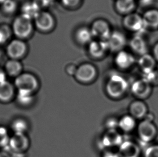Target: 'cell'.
Returning <instances> with one entry per match:
<instances>
[{"mask_svg":"<svg viewBox=\"0 0 158 157\" xmlns=\"http://www.w3.org/2000/svg\"><path fill=\"white\" fill-rule=\"evenodd\" d=\"M35 29L34 21L22 15L13 22V31L17 38L26 40L32 36Z\"/></svg>","mask_w":158,"mask_h":157,"instance_id":"6da1fadb","label":"cell"},{"mask_svg":"<svg viewBox=\"0 0 158 157\" xmlns=\"http://www.w3.org/2000/svg\"><path fill=\"white\" fill-rule=\"evenodd\" d=\"M128 88V83L123 77L118 74H113L107 82L106 91L109 97L112 99L122 98Z\"/></svg>","mask_w":158,"mask_h":157,"instance_id":"7a4b0ae2","label":"cell"},{"mask_svg":"<svg viewBox=\"0 0 158 157\" xmlns=\"http://www.w3.org/2000/svg\"><path fill=\"white\" fill-rule=\"evenodd\" d=\"M35 27L39 32L48 34L55 28L56 21L52 13L47 10L41 11L34 20Z\"/></svg>","mask_w":158,"mask_h":157,"instance_id":"3957f363","label":"cell"},{"mask_svg":"<svg viewBox=\"0 0 158 157\" xmlns=\"http://www.w3.org/2000/svg\"><path fill=\"white\" fill-rule=\"evenodd\" d=\"M39 86L38 78L30 73H22L15 78V87L18 91H28L34 94L38 90Z\"/></svg>","mask_w":158,"mask_h":157,"instance_id":"277c9868","label":"cell"},{"mask_svg":"<svg viewBox=\"0 0 158 157\" xmlns=\"http://www.w3.org/2000/svg\"><path fill=\"white\" fill-rule=\"evenodd\" d=\"M97 75L98 70L96 67L91 63L86 62L78 66L74 77L78 82L89 84L95 80Z\"/></svg>","mask_w":158,"mask_h":157,"instance_id":"5b68a950","label":"cell"},{"mask_svg":"<svg viewBox=\"0 0 158 157\" xmlns=\"http://www.w3.org/2000/svg\"><path fill=\"white\" fill-rule=\"evenodd\" d=\"M90 29L94 38L105 41L108 39L113 31L109 22L103 18L95 19Z\"/></svg>","mask_w":158,"mask_h":157,"instance_id":"8992f818","label":"cell"},{"mask_svg":"<svg viewBox=\"0 0 158 157\" xmlns=\"http://www.w3.org/2000/svg\"><path fill=\"white\" fill-rule=\"evenodd\" d=\"M28 45L24 40L16 39L11 40L6 47V53L11 59L19 60L28 53Z\"/></svg>","mask_w":158,"mask_h":157,"instance_id":"52a82bcc","label":"cell"},{"mask_svg":"<svg viewBox=\"0 0 158 157\" xmlns=\"http://www.w3.org/2000/svg\"><path fill=\"white\" fill-rule=\"evenodd\" d=\"M138 134L140 140L143 142H150L156 137V127L152 123V120L145 119L138 127Z\"/></svg>","mask_w":158,"mask_h":157,"instance_id":"ba28073f","label":"cell"},{"mask_svg":"<svg viewBox=\"0 0 158 157\" xmlns=\"http://www.w3.org/2000/svg\"><path fill=\"white\" fill-rule=\"evenodd\" d=\"M109 50L106 41L94 39L88 45V52L94 59H101L105 57Z\"/></svg>","mask_w":158,"mask_h":157,"instance_id":"9c48e42d","label":"cell"},{"mask_svg":"<svg viewBox=\"0 0 158 157\" xmlns=\"http://www.w3.org/2000/svg\"><path fill=\"white\" fill-rule=\"evenodd\" d=\"M106 42L110 51L117 53L124 50L127 44V39L123 32L115 30L112 31Z\"/></svg>","mask_w":158,"mask_h":157,"instance_id":"30bf717a","label":"cell"},{"mask_svg":"<svg viewBox=\"0 0 158 157\" xmlns=\"http://www.w3.org/2000/svg\"><path fill=\"white\" fill-rule=\"evenodd\" d=\"M8 145L16 153H23L29 148L30 142L26 134H14L10 138Z\"/></svg>","mask_w":158,"mask_h":157,"instance_id":"8fae6325","label":"cell"},{"mask_svg":"<svg viewBox=\"0 0 158 157\" xmlns=\"http://www.w3.org/2000/svg\"><path fill=\"white\" fill-rule=\"evenodd\" d=\"M123 23L126 29L133 32H140L146 27L143 17L136 13L125 15Z\"/></svg>","mask_w":158,"mask_h":157,"instance_id":"7c38bea8","label":"cell"},{"mask_svg":"<svg viewBox=\"0 0 158 157\" xmlns=\"http://www.w3.org/2000/svg\"><path fill=\"white\" fill-rule=\"evenodd\" d=\"M133 94L139 99H145L149 97L152 91V86L144 79L135 81L131 87Z\"/></svg>","mask_w":158,"mask_h":157,"instance_id":"4fadbf2b","label":"cell"},{"mask_svg":"<svg viewBox=\"0 0 158 157\" xmlns=\"http://www.w3.org/2000/svg\"><path fill=\"white\" fill-rule=\"evenodd\" d=\"M135 62V58L127 51L122 50L116 53L114 62L118 68L126 70L131 68Z\"/></svg>","mask_w":158,"mask_h":157,"instance_id":"5bb4252c","label":"cell"},{"mask_svg":"<svg viewBox=\"0 0 158 157\" xmlns=\"http://www.w3.org/2000/svg\"><path fill=\"white\" fill-rule=\"evenodd\" d=\"M76 42L81 45H87L94 39L90 27L81 26L77 28L74 34Z\"/></svg>","mask_w":158,"mask_h":157,"instance_id":"9a60e30c","label":"cell"},{"mask_svg":"<svg viewBox=\"0 0 158 157\" xmlns=\"http://www.w3.org/2000/svg\"><path fill=\"white\" fill-rule=\"evenodd\" d=\"M129 112L131 116L135 119H143L148 115V107L144 102L137 100L131 103Z\"/></svg>","mask_w":158,"mask_h":157,"instance_id":"2e32d148","label":"cell"},{"mask_svg":"<svg viewBox=\"0 0 158 157\" xmlns=\"http://www.w3.org/2000/svg\"><path fill=\"white\" fill-rule=\"evenodd\" d=\"M140 152L139 147L132 142L126 141L120 146V157H139Z\"/></svg>","mask_w":158,"mask_h":157,"instance_id":"e0dca14e","label":"cell"},{"mask_svg":"<svg viewBox=\"0 0 158 157\" xmlns=\"http://www.w3.org/2000/svg\"><path fill=\"white\" fill-rule=\"evenodd\" d=\"M114 8L118 13L125 15L133 13L135 8V0H115Z\"/></svg>","mask_w":158,"mask_h":157,"instance_id":"ac0fdd59","label":"cell"},{"mask_svg":"<svg viewBox=\"0 0 158 157\" xmlns=\"http://www.w3.org/2000/svg\"><path fill=\"white\" fill-rule=\"evenodd\" d=\"M15 95L14 86L7 81L0 85V101L9 102L12 100Z\"/></svg>","mask_w":158,"mask_h":157,"instance_id":"d6986e66","label":"cell"},{"mask_svg":"<svg viewBox=\"0 0 158 157\" xmlns=\"http://www.w3.org/2000/svg\"><path fill=\"white\" fill-rule=\"evenodd\" d=\"M138 64L139 67L144 74H146L154 70L156 65V60L155 59L154 57L146 53L144 55H141Z\"/></svg>","mask_w":158,"mask_h":157,"instance_id":"ffe728a7","label":"cell"},{"mask_svg":"<svg viewBox=\"0 0 158 157\" xmlns=\"http://www.w3.org/2000/svg\"><path fill=\"white\" fill-rule=\"evenodd\" d=\"M23 66L19 60L10 59L5 65V72L10 77H16L22 74Z\"/></svg>","mask_w":158,"mask_h":157,"instance_id":"44dd1931","label":"cell"},{"mask_svg":"<svg viewBox=\"0 0 158 157\" xmlns=\"http://www.w3.org/2000/svg\"><path fill=\"white\" fill-rule=\"evenodd\" d=\"M130 47L133 51L137 54L143 55L148 52V45L141 36H136L130 42Z\"/></svg>","mask_w":158,"mask_h":157,"instance_id":"7402d4cb","label":"cell"},{"mask_svg":"<svg viewBox=\"0 0 158 157\" xmlns=\"http://www.w3.org/2000/svg\"><path fill=\"white\" fill-rule=\"evenodd\" d=\"M41 10L31 1L24 3L21 8V14L24 17L31 19L33 21Z\"/></svg>","mask_w":158,"mask_h":157,"instance_id":"603a6c76","label":"cell"},{"mask_svg":"<svg viewBox=\"0 0 158 157\" xmlns=\"http://www.w3.org/2000/svg\"><path fill=\"white\" fill-rule=\"evenodd\" d=\"M103 142L105 146H117L121 145L122 142V137L115 130H109L103 138Z\"/></svg>","mask_w":158,"mask_h":157,"instance_id":"cb8c5ba5","label":"cell"},{"mask_svg":"<svg viewBox=\"0 0 158 157\" xmlns=\"http://www.w3.org/2000/svg\"><path fill=\"white\" fill-rule=\"evenodd\" d=\"M146 27L156 28L158 27V10L151 9L146 11L143 17Z\"/></svg>","mask_w":158,"mask_h":157,"instance_id":"d4e9b609","label":"cell"},{"mask_svg":"<svg viewBox=\"0 0 158 157\" xmlns=\"http://www.w3.org/2000/svg\"><path fill=\"white\" fill-rule=\"evenodd\" d=\"M135 119L130 115L124 116L119 120L118 122V127L125 132L132 131L135 129Z\"/></svg>","mask_w":158,"mask_h":157,"instance_id":"484cf974","label":"cell"},{"mask_svg":"<svg viewBox=\"0 0 158 157\" xmlns=\"http://www.w3.org/2000/svg\"><path fill=\"white\" fill-rule=\"evenodd\" d=\"M17 101L23 106H28L34 101L33 94L26 91H19L17 95Z\"/></svg>","mask_w":158,"mask_h":157,"instance_id":"4316f807","label":"cell"},{"mask_svg":"<svg viewBox=\"0 0 158 157\" xmlns=\"http://www.w3.org/2000/svg\"><path fill=\"white\" fill-rule=\"evenodd\" d=\"M11 128L15 134H26L29 128V125L25 119H17L13 121Z\"/></svg>","mask_w":158,"mask_h":157,"instance_id":"83f0119b","label":"cell"},{"mask_svg":"<svg viewBox=\"0 0 158 157\" xmlns=\"http://www.w3.org/2000/svg\"><path fill=\"white\" fill-rule=\"evenodd\" d=\"M17 8V2L15 0H6L2 4V10L8 14L15 13Z\"/></svg>","mask_w":158,"mask_h":157,"instance_id":"f1b7e54d","label":"cell"},{"mask_svg":"<svg viewBox=\"0 0 158 157\" xmlns=\"http://www.w3.org/2000/svg\"><path fill=\"white\" fill-rule=\"evenodd\" d=\"M10 137L8 131L6 127L0 126V147H6L8 145Z\"/></svg>","mask_w":158,"mask_h":157,"instance_id":"f546056e","label":"cell"},{"mask_svg":"<svg viewBox=\"0 0 158 157\" xmlns=\"http://www.w3.org/2000/svg\"><path fill=\"white\" fill-rule=\"evenodd\" d=\"M11 30L6 25L0 26V44H4L10 37Z\"/></svg>","mask_w":158,"mask_h":157,"instance_id":"4dcf8cb0","label":"cell"},{"mask_svg":"<svg viewBox=\"0 0 158 157\" xmlns=\"http://www.w3.org/2000/svg\"><path fill=\"white\" fill-rule=\"evenodd\" d=\"M144 79L151 86H158V70H153L151 72L144 74Z\"/></svg>","mask_w":158,"mask_h":157,"instance_id":"1f68e13d","label":"cell"},{"mask_svg":"<svg viewBox=\"0 0 158 157\" xmlns=\"http://www.w3.org/2000/svg\"><path fill=\"white\" fill-rule=\"evenodd\" d=\"M62 4L65 8L74 9L78 8L82 3V0H60Z\"/></svg>","mask_w":158,"mask_h":157,"instance_id":"d6a6232c","label":"cell"},{"mask_svg":"<svg viewBox=\"0 0 158 157\" xmlns=\"http://www.w3.org/2000/svg\"><path fill=\"white\" fill-rule=\"evenodd\" d=\"M32 1L41 11L47 10L52 2L51 0H32Z\"/></svg>","mask_w":158,"mask_h":157,"instance_id":"836d02e7","label":"cell"},{"mask_svg":"<svg viewBox=\"0 0 158 157\" xmlns=\"http://www.w3.org/2000/svg\"><path fill=\"white\" fill-rule=\"evenodd\" d=\"M145 157H158V145L148 147L145 152Z\"/></svg>","mask_w":158,"mask_h":157,"instance_id":"e575fe53","label":"cell"},{"mask_svg":"<svg viewBox=\"0 0 158 157\" xmlns=\"http://www.w3.org/2000/svg\"><path fill=\"white\" fill-rule=\"evenodd\" d=\"M118 122L119 121L115 118H110L106 122V126L109 130H115V128L118 127Z\"/></svg>","mask_w":158,"mask_h":157,"instance_id":"d590c367","label":"cell"},{"mask_svg":"<svg viewBox=\"0 0 158 157\" xmlns=\"http://www.w3.org/2000/svg\"><path fill=\"white\" fill-rule=\"evenodd\" d=\"M78 66L73 64H69L65 67V72L70 76H75Z\"/></svg>","mask_w":158,"mask_h":157,"instance_id":"8d00e7d4","label":"cell"},{"mask_svg":"<svg viewBox=\"0 0 158 157\" xmlns=\"http://www.w3.org/2000/svg\"><path fill=\"white\" fill-rule=\"evenodd\" d=\"M6 80V73L4 70H0V85Z\"/></svg>","mask_w":158,"mask_h":157,"instance_id":"74e56055","label":"cell"},{"mask_svg":"<svg viewBox=\"0 0 158 157\" xmlns=\"http://www.w3.org/2000/svg\"><path fill=\"white\" fill-rule=\"evenodd\" d=\"M153 57L158 62V43H157L153 49Z\"/></svg>","mask_w":158,"mask_h":157,"instance_id":"f35d334b","label":"cell"},{"mask_svg":"<svg viewBox=\"0 0 158 157\" xmlns=\"http://www.w3.org/2000/svg\"><path fill=\"white\" fill-rule=\"evenodd\" d=\"M104 157H118V155L112 152H106L104 155Z\"/></svg>","mask_w":158,"mask_h":157,"instance_id":"ab89813d","label":"cell"},{"mask_svg":"<svg viewBox=\"0 0 158 157\" xmlns=\"http://www.w3.org/2000/svg\"><path fill=\"white\" fill-rule=\"evenodd\" d=\"M0 157H11V156L8 152L2 151V152H0Z\"/></svg>","mask_w":158,"mask_h":157,"instance_id":"60d3db41","label":"cell"},{"mask_svg":"<svg viewBox=\"0 0 158 157\" xmlns=\"http://www.w3.org/2000/svg\"><path fill=\"white\" fill-rule=\"evenodd\" d=\"M6 0H0V4H2Z\"/></svg>","mask_w":158,"mask_h":157,"instance_id":"b9f144b4","label":"cell"},{"mask_svg":"<svg viewBox=\"0 0 158 157\" xmlns=\"http://www.w3.org/2000/svg\"><path fill=\"white\" fill-rule=\"evenodd\" d=\"M51 1H54V0H51Z\"/></svg>","mask_w":158,"mask_h":157,"instance_id":"7bdbcfd3","label":"cell"},{"mask_svg":"<svg viewBox=\"0 0 158 157\" xmlns=\"http://www.w3.org/2000/svg\"><path fill=\"white\" fill-rule=\"evenodd\" d=\"M0 55H1V52H0Z\"/></svg>","mask_w":158,"mask_h":157,"instance_id":"ee69618b","label":"cell"}]
</instances>
